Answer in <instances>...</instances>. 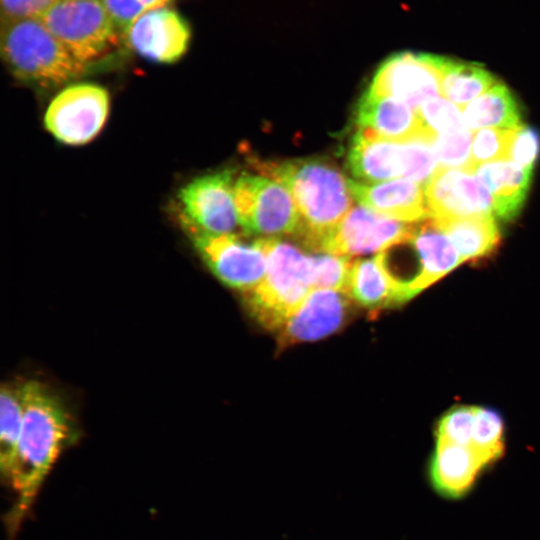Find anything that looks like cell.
I'll return each mask as SVG.
<instances>
[{"instance_id": "cell-20", "label": "cell", "mask_w": 540, "mask_h": 540, "mask_svg": "<svg viewBox=\"0 0 540 540\" xmlns=\"http://www.w3.org/2000/svg\"><path fill=\"white\" fill-rule=\"evenodd\" d=\"M485 467L487 465L472 447L437 440L430 478L441 495L460 498L470 491Z\"/></svg>"}, {"instance_id": "cell-33", "label": "cell", "mask_w": 540, "mask_h": 540, "mask_svg": "<svg viewBox=\"0 0 540 540\" xmlns=\"http://www.w3.org/2000/svg\"><path fill=\"white\" fill-rule=\"evenodd\" d=\"M540 155V132L531 126L513 128L509 160L533 169Z\"/></svg>"}, {"instance_id": "cell-11", "label": "cell", "mask_w": 540, "mask_h": 540, "mask_svg": "<svg viewBox=\"0 0 540 540\" xmlns=\"http://www.w3.org/2000/svg\"><path fill=\"white\" fill-rule=\"evenodd\" d=\"M231 169L194 178L178 192L179 221L212 234L235 233L239 225ZM240 226V225H239Z\"/></svg>"}, {"instance_id": "cell-10", "label": "cell", "mask_w": 540, "mask_h": 540, "mask_svg": "<svg viewBox=\"0 0 540 540\" xmlns=\"http://www.w3.org/2000/svg\"><path fill=\"white\" fill-rule=\"evenodd\" d=\"M443 56L404 51L385 59L368 89L400 100L413 109L441 95Z\"/></svg>"}, {"instance_id": "cell-16", "label": "cell", "mask_w": 540, "mask_h": 540, "mask_svg": "<svg viewBox=\"0 0 540 540\" xmlns=\"http://www.w3.org/2000/svg\"><path fill=\"white\" fill-rule=\"evenodd\" d=\"M356 122L358 129L392 141L422 140L430 144L435 137L424 125L418 110L369 89L358 102Z\"/></svg>"}, {"instance_id": "cell-29", "label": "cell", "mask_w": 540, "mask_h": 540, "mask_svg": "<svg viewBox=\"0 0 540 540\" xmlns=\"http://www.w3.org/2000/svg\"><path fill=\"white\" fill-rule=\"evenodd\" d=\"M472 131L469 128L437 134L430 145L438 167L466 168L471 152Z\"/></svg>"}, {"instance_id": "cell-8", "label": "cell", "mask_w": 540, "mask_h": 540, "mask_svg": "<svg viewBox=\"0 0 540 540\" xmlns=\"http://www.w3.org/2000/svg\"><path fill=\"white\" fill-rule=\"evenodd\" d=\"M180 223L202 260L222 283L245 293L262 281L267 266L265 238L248 242L240 233L212 234Z\"/></svg>"}, {"instance_id": "cell-14", "label": "cell", "mask_w": 540, "mask_h": 540, "mask_svg": "<svg viewBox=\"0 0 540 540\" xmlns=\"http://www.w3.org/2000/svg\"><path fill=\"white\" fill-rule=\"evenodd\" d=\"M415 224L378 214L364 206H355L346 215L323 252L354 256L382 252L413 232Z\"/></svg>"}, {"instance_id": "cell-31", "label": "cell", "mask_w": 540, "mask_h": 540, "mask_svg": "<svg viewBox=\"0 0 540 540\" xmlns=\"http://www.w3.org/2000/svg\"><path fill=\"white\" fill-rule=\"evenodd\" d=\"M476 406L460 405L448 411L437 426V440L458 445L472 444Z\"/></svg>"}, {"instance_id": "cell-25", "label": "cell", "mask_w": 540, "mask_h": 540, "mask_svg": "<svg viewBox=\"0 0 540 540\" xmlns=\"http://www.w3.org/2000/svg\"><path fill=\"white\" fill-rule=\"evenodd\" d=\"M23 384H3L0 391V467L3 477L12 463L22 428Z\"/></svg>"}, {"instance_id": "cell-21", "label": "cell", "mask_w": 540, "mask_h": 540, "mask_svg": "<svg viewBox=\"0 0 540 540\" xmlns=\"http://www.w3.org/2000/svg\"><path fill=\"white\" fill-rule=\"evenodd\" d=\"M474 174L489 190L493 213L501 220L516 218L526 200L533 169L510 160H499L479 165Z\"/></svg>"}, {"instance_id": "cell-23", "label": "cell", "mask_w": 540, "mask_h": 540, "mask_svg": "<svg viewBox=\"0 0 540 540\" xmlns=\"http://www.w3.org/2000/svg\"><path fill=\"white\" fill-rule=\"evenodd\" d=\"M462 114L472 132L485 127L513 129L521 125L519 105L509 88L499 81L468 103Z\"/></svg>"}, {"instance_id": "cell-28", "label": "cell", "mask_w": 540, "mask_h": 540, "mask_svg": "<svg viewBox=\"0 0 540 540\" xmlns=\"http://www.w3.org/2000/svg\"><path fill=\"white\" fill-rule=\"evenodd\" d=\"M513 129L482 128L474 133L466 169L473 172L484 163L509 160Z\"/></svg>"}, {"instance_id": "cell-6", "label": "cell", "mask_w": 540, "mask_h": 540, "mask_svg": "<svg viewBox=\"0 0 540 540\" xmlns=\"http://www.w3.org/2000/svg\"><path fill=\"white\" fill-rule=\"evenodd\" d=\"M40 19L88 66L102 59L122 38L103 0H56Z\"/></svg>"}, {"instance_id": "cell-22", "label": "cell", "mask_w": 540, "mask_h": 540, "mask_svg": "<svg viewBox=\"0 0 540 540\" xmlns=\"http://www.w3.org/2000/svg\"><path fill=\"white\" fill-rule=\"evenodd\" d=\"M432 219L452 241L464 261L489 256L501 240L493 214Z\"/></svg>"}, {"instance_id": "cell-34", "label": "cell", "mask_w": 540, "mask_h": 540, "mask_svg": "<svg viewBox=\"0 0 540 540\" xmlns=\"http://www.w3.org/2000/svg\"><path fill=\"white\" fill-rule=\"evenodd\" d=\"M56 0H1L2 20L41 18Z\"/></svg>"}, {"instance_id": "cell-17", "label": "cell", "mask_w": 540, "mask_h": 540, "mask_svg": "<svg viewBox=\"0 0 540 540\" xmlns=\"http://www.w3.org/2000/svg\"><path fill=\"white\" fill-rule=\"evenodd\" d=\"M352 196L364 207L402 222H417L430 217L423 185L395 179L365 183L348 179Z\"/></svg>"}, {"instance_id": "cell-15", "label": "cell", "mask_w": 540, "mask_h": 540, "mask_svg": "<svg viewBox=\"0 0 540 540\" xmlns=\"http://www.w3.org/2000/svg\"><path fill=\"white\" fill-rule=\"evenodd\" d=\"M351 298L345 292L313 289L279 331V344L289 345L322 339L345 322Z\"/></svg>"}, {"instance_id": "cell-7", "label": "cell", "mask_w": 540, "mask_h": 540, "mask_svg": "<svg viewBox=\"0 0 540 540\" xmlns=\"http://www.w3.org/2000/svg\"><path fill=\"white\" fill-rule=\"evenodd\" d=\"M234 203L246 236H294L299 228L297 206L287 188L266 175L241 174L234 183Z\"/></svg>"}, {"instance_id": "cell-32", "label": "cell", "mask_w": 540, "mask_h": 540, "mask_svg": "<svg viewBox=\"0 0 540 540\" xmlns=\"http://www.w3.org/2000/svg\"><path fill=\"white\" fill-rule=\"evenodd\" d=\"M175 0H103L121 37L127 28L143 13Z\"/></svg>"}, {"instance_id": "cell-19", "label": "cell", "mask_w": 540, "mask_h": 540, "mask_svg": "<svg viewBox=\"0 0 540 540\" xmlns=\"http://www.w3.org/2000/svg\"><path fill=\"white\" fill-rule=\"evenodd\" d=\"M348 295L360 306L378 310L413 298L408 288L385 267L380 254L352 263Z\"/></svg>"}, {"instance_id": "cell-2", "label": "cell", "mask_w": 540, "mask_h": 540, "mask_svg": "<svg viewBox=\"0 0 540 540\" xmlns=\"http://www.w3.org/2000/svg\"><path fill=\"white\" fill-rule=\"evenodd\" d=\"M254 163L261 174L277 180L290 192L300 216L295 241L309 250L323 252L350 211L348 179L323 158Z\"/></svg>"}, {"instance_id": "cell-13", "label": "cell", "mask_w": 540, "mask_h": 540, "mask_svg": "<svg viewBox=\"0 0 540 540\" xmlns=\"http://www.w3.org/2000/svg\"><path fill=\"white\" fill-rule=\"evenodd\" d=\"M462 167H437L426 183L425 197L434 219L493 214L489 190Z\"/></svg>"}, {"instance_id": "cell-18", "label": "cell", "mask_w": 540, "mask_h": 540, "mask_svg": "<svg viewBox=\"0 0 540 540\" xmlns=\"http://www.w3.org/2000/svg\"><path fill=\"white\" fill-rule=\"evenodd\" d=\"M409 242L417 260L416 275L408 285L413 297L464 262L431 217L415 223Z\"/></svg>"}, {"instance_id": "cell-3", "label": "cell", "mask_w": 540, "mask_h": 540, "mask_svg": "<svg viewBox=\"0 0 540 540\" xmlns=\"http://www.w3.org/2000/svg\"><path fill=\"white\" fill-rule=\"evenodd\" d=\"M1 57L12 76L39 89H54L84 75L77 60L40 18L2 20Z\"/></svg>"}, {"instance_id": "cell-27", "label": "cell", "mask_w": 540, "mask_h": 540, "mask_svg": "<svg viewBox=\"0 0 540 540\" xmlns=\"http://www.w3.org/2000/svg\"><path fill=\"white\" fill-rule=\"evenodd\" d=\"M352 263L348 256L327 252L310 254L312 289L347 293Z\"/></svg>"}, {"instance_id": "cell-26", "label": "cell", "mask_w": 540, "mask_h": 540, "mask_svg": "<svg viewBox=\"0 0 540 540\" xmlns=\"http://www.w3.org/2000/svg\"><path fill=\"white\" fill-rule=\"evenodd\" d=\"M471 447L489 466L504 452V424L499 413L476 406Z\"/></svg>"}, {"instance_id": "cell-30", "label": "cell", "mask_w": 540, "mask_h": 540, "mask_svg": "<svg viewBox=\"0 0 540 540\" xmlns=\"http://www.w3.org/2000/svg\"><path fill=\"white\" fill-rule=\"evenodd\" d=\"M461 111L440 97L427 100L418 109L424 125L435 135L468 128Z\"/></svg>"}, {"instance_id": "cell-1", "label": "cell", "mask_w": 540, "mask_h": 540, "mask_svg": "<svg viewBox=\"0 0 540 540\" xmlns=\"http://www.w3.org/2000/svg\"><path fill=\"white\" fill-rule=\"evenodd\" d=\"M23 423L10 468L5 476L16 500L5 516L13 537L30 510L40 488L60 454L78 438V430L65 405L44 384H23Z\"/></svg>"}, {"instance_id": "cell-5", "label": "cell", "mask_w": 540, "mask_h": 540, "mask_svg": "<svg viewBox=\"0 0 540 540\" xmlns=\"http://www.w3.org/2000/svg\"><path fill=\"white\" fill-rule=\"evenodd\" d=\"M347 166L365 183L403 178L425 186L438 161L426 141H392L358 129L351 140Z\"/></svg>"}, {"instance_id": "cell-4", "label": "cell", "mask_w": 540, "mask_h": 540, "mask_svg": "<svg viewBox=\"0 0 540 540\" xmlns=\"http://www.w3.org/2000/svg\"><path fill=\"white\" fill-rule=\"evenodd\" d=\"M265 244V276L244 301L260 325L278 331L313 290L310 254L280 238H265Z\"/></svg>"}, {"instance_id": "cell-12", "label": "cell", "mask_w": 540, "mask_h": 540, "mask_svg": "<svg viewBox=\"0 0 540 540\" xmlns=\"http://www.w3.org/2000/svg\"><path fill=\"white\" fill-rule=\"evenodd\" d=\"M191 36L188 21L171 6H162L140 15L127 28L122 39L143 59L172 64L187 52Z\"/></svg>"}, {"instance_id": "cell-24", "label": "cell", "mask_w": 540, "mask_h": 540, "mask_svg": "<svg viewBox=\"0 0 540 540\" xmlns=\"http://www.w3.org/2000/svg\"><path fill=\"white\" fill-rule=\"evenodd\" d=\"M497 82L498 79L478 63L443 56L441 95L461 110Z\"/></svg>"}, {"instance_id": "cell-9", "label": "cell", "mask_w": 540, "mask_h": 540, "mask_svg": "<svg viewBox=\"0 0 540 540\" xmlns=\"http://www.w3.org/2000/svg\"><path fill=\"white\" fill-rule=\"evenodd\" d=\"M110 111L109 92L89 82L64 86L44 114L46 130L59 142L80 146L92 141L103 129Z\"/></svg>"}]
</instances>
